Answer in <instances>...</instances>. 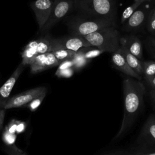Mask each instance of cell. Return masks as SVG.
<instances>
[{
	"instance_id": "12",
	"label": "cell",
	"mask_w": 155,
	"mask_h": 155,
	"mask_svg": "<svg viewBox=\"0 0 155 155\" xmlns=\"http://www.w3.org/2000/svg\"><path fill=\"white\" fill-rule=\"evenodd\" d=\"M112 62L114 66L120 71L124 74L133 77L134 78L140 81L142 78L141 76L137 74L128 65L127 61L122 56V54L119 53L117 50L114 52L112 54Z\"/></svg>"
},
{
	"instance_id": "17",
	"label": "cell",
	"mask_w": 155,
	"mask_h": 155,
	"mask_svg": "<svg viewBox=\"0 0 155 155\" xmlns=\"http://www.w3.org/2000/svg\"><path fill=\"white\" fill-rule=\"evenodd\" d=\"M53 47V39L44 37L38 39L37 50L38 54L51 52Z\"/></svg>"
},
{
	"instance_id": "34",
	"label": "cell",
	"mask_w": 155,
	"mask_h": 155,
	"mask_svg": "<svg viewBox=\"0 0 155 155\" xmlns=\"http://www.w3.org/2000/svg\"><path fill=\"white\" fill-rule=\"evenodd\" d=\"M152 90H155V75L146 81Z\"/></svg>"
},
{
	"instance_id": "9",
	"label": "cell",
	"mask_w": 155,
	"mask_h": 155,
	"mask_svg": "<svg viewBox=\"0 0 155 155\" xmlns=\"http://www.w3.org/2000/svg\"><path fill=\"white\" fill-rule=\"evenodd\" d=\"M53 3V0H36L31 2V7L35 13L39 30L48 20Z\"/></svg>"
},
{
	"instance_id": "23",
	"label": "cell",
	"mask_w": 155,
	"mask_h": 155,
	"mask_svg": "<svg viewBox=\"0 0 155 155\" xmlns=\"http://www.w3.org/2000/svg\"><path fill=\"white\" fill-rule=\"evenodd\" d=\"M2 139L6 145H13L16 139V134H12L5 128L2 134Z\"/></svg>"
},
{
	"instance_id": "25",
	"label": "cell",
	"mask_w": 155,
	"mask_h": 155,
	"mask_svg": "<svg viewBox=\"0 0 155 155\" xmlns=\"http://www.w3.org/2000/svg\"><path fill=\"white\" fill-rule=\"evenodd\" d=\"M4 150L8 155H27L25 152L19 149L15 145H6L4 148Z\"/></svg>"
},
{
	"instance_id": "18",
	"label": "cell",
	"mask_w": 155,
	"mask_h": 155,
	"mask_svg": "<svg viewBox=\"0 0 155 155\" xmlns=\"http://www.w3.org/2000/svg\"><path fill=\"white\" fill-rule=\"evenodd\" d=\"M93 47H84L78 51L76 53L82 56L84 59L90 61L91 59L98 56L104 51L96 48H92Z\"/></svg>"
},
{
	"instance_id": "7",
	"label": "cell",
	"mask_w": 155,
	"mask_h": 155,
	"mask_svg": "<svg viewBox=\"0 0 155 155\" xmlns=\"http://www.w3.org/2000/svg\"><path fill=\"white\" fill-rule=\"evenodd\" d=\"M47 88L45 87H38L30 89L9 98L4 106V109L19 108L25 106L33 99L43 94H47Z\"/></svg>"
},
{
	"instance_id": "4",
	"label": "cell",
	"mask_w": 155,
	"mask_h": 155,
	"mask_svg": "<svg viewBox=\"0 0 155 155\" xmlns=\"http://www.w3.org/2000/svg\"><path fill=\"white\" fill-rule=\"evenodd\" d=\"M137 153L155 151V114H150L136 139L133 150Z\"/></svg>"
},
{
	"instance_id": "14",
	"label": "cell",
	"mask_w": 155,
	"mask_h": 155,
	"mask_svg": "<svg viewBox=\"0 0 155 155\" xmlns=\"http://www.w3.org/2000/svg\"><path fill=\"white\" fill-rule=\"evenodd\" d=\"M117 51L122 54L130 67L137 74L140 76L143 74L142 62L140 61V59L133 55L126 48V47L123 45H120V47L119 48Z\"/></svg>"
},
{
	"instance_id": "3",
	"label": "cell",
	"mask_w": 155,
	"mask_h": 155,
	"mask_svg": "<svg viewBox=\"0 0 155 155\" xmlns=\"http://www.w3.org/2000/svg\"><path fill=\"white\" fill-rule=\"evenodd\" d=\"M75 5L81 12L96 18L114 19L115 0H75Z\"/></svg>"
},
{
	"instance_id": "24",
	"label": "cell",
	"mask_w": 155,
	"mask_h": 155,
	"mask_svg": "<svg viewBox=\"0 0 155 155\" xmlns=\"http://www.w3.org/2000/svg\"><path fill=\"white\" fill-rule=\"evenodd\" d=\"M45 95L46 94H43L38 97H36L28 104H27L25 105L26 107H27L31 111H35L41 104L42 102L45 97Z\"/></svg>"
},
{
	"instance_id": "26",
	"label": "cell",
	"mask_w": 155,
	"mask_h": 155,
	"mask_svg": "<svg viewBox=\"0 0 155 155\" xmlns=\"http://www.w3.org/2000/svg\"><path fill=\"white\" fill-rule=\"evenodd\" d=\"M75 70L73 68H68L62 70H57L55 73V75L59 78H69L71 77Z\"/></svg>"
},
{
	"instance_id": "32",
	"label": "cell",
	"mask_w": 155,
	"mask_h": 155,
	"mask_svg": "<svg viewBox=\"0 0 155 155\" xmlns=\"http://www.w3.org/2000/svg\"><path fill=\"white\" fill-rule=\"evenodd\" d=\"M5 110L4 108H0V130L2 128L3 126V122L5 116Z\"/></svg>"
},
{
	"instance_id": "19",
	"label": "cell",
	"mask_w": 155,
	"mask_h": 155,
	"mask_svg": "<svg viewBox=\"0 0 155 155\" xmlns=\"http://www.w3.org/2000/svg\"><path fill=\"white\" fill-rule=\"evenodd\" d=\"M51 53L54 54L59 63L65 60L72 59L76 54V52L66 49H54Z\"/></svg>"
},
{
	"instance_id": "33",
	"label": "cell",
	"mask_w": 155,
	"mask_h": 155,
	"mask_svg": "<svg viewBox=\"0 0 155 155\" xmlns=\"http://www.w3.org/2000/svg\"><path fill=\"white\" fill-rule=\"evenodd\" d=\"M150 97L153 107V108L155 111V90H151L150 91Z\"/></svg>"
},
{
	"instance_id": "30",
	"label": "cell",
	"mask_w": 155,
	"mask_h": 155,
	"mask_svg": "<svg viewBox=\"0 0 155 155\" xmlns=\"http://www.w3.org/2000/svg\"><path fill=\"white\" fill-rule=\"evenodd\" d=\"M148 48L151 53L153 54V56L155 58V39L151 38L148 41Z\"/></svg>"
},
{
	"instance_id": "31",
	"label": "cell",
	"mask_w": 155,
	"mask_h": 155,
	"mask_svg": "<svg viewBox=\"0 0 155 155\" xmlns=\"http://www.w3.org/2000/svg\"><path fill=\"white\" fill-rule=\"evenodd\" d=\"M102 155H136L135 153L131 151L130 152H122V151H116V152H112L108 153L107 154H104Z\"/></svg>"
},
{
	"instance_id": "35",
	"label": "cell",
	"mask_w": 155,
	"mask_h": 155,
	"mask_svg": "<svg viewBox=\"0 0 155 155\" xmlns=\"http://www.w3.org/2000/svg\"><path fill=\"white\" fill-rule=\"evenodd\" d=\"M136 155H155V151L153 152H150V153H137V152H134Z\"/></svg>"
},
{
	"instance_id": "28",
	"label": "cell",
	"mask_w": 155,
	"mask_h": 155,
	"mask_svg": "<svg viewBox=\"0 0 155 155\" xmlns=\"http://www.w3.org/2000/svg\"><path fill=\"white\" fill-rule=\"evenodd\" d=\"M19 120H16V119H12L10 121V122L7 124V125L5 126V128L12 134H16V127L19 123Z\"/></svg>"
},
{
	"instance_id": "10",
	"label": "cell",
	"mask_w": 155,
	"mask_h": 155,
	"mask_svg": "<svg viewBox=\"0 0 155 155\" xmlns=\"http://www.w3.org/2000/svg\"><path fill=\"white\" fill-rule=\"evenodd\" d=\"M59 61L56 59L51 52L38 54L30 65L31 72L33 74L37 73L48 68L59 65Z\"/></svg>"
},
{
	"instance_id": "5",
	"label": "cell",
	"mask_w": 155,
	"mask_h": 155,
	"mask_svg": "<svg viewBox=\"0 0 155 155\" xmlns=\"http://www.w3.org/2000/svg\"><path fill=\"white\" fill-rule=\"evenodd\" d=\"M113 25L114 19L98 18L89 20H73L70 21L68 24L73 34L82 37Z\"/></svg>"
},
{
	"instance_id": "27",
	"label": "cell",
	"mask_w": 155,
	"mask_h": 155,
	"mask_svg": "<svg viewBox=\"0 0 155 155\" xmlns=\"http://www.w3.org/2000/svg\"><path fill=\"white\" fill-rule=\"evenodd\" d=\"M148 30L153 33H155V8L150 12L147 22Z\"/></svg>"
},
{
	"instance_id": "16",
	"label": "cell",
	"mask_w": 155,
	"mask_h": 155,
	"mask_svg": "<svg viewBox=\"0 0 155 155\" xmlns=\"http://www.w3.org/2000/svg\"><path fill=\"white\" fill-rule=\"evenodd\" d=\"M145 18V11L143 8H138L127 20L126 28L134 29L139 27L143 22Z\"/></svg>"
},
{
	"instance_id": "36",
	"label": "cell",
	"mask_w": 155,
	"mask_h": 155,
	"mask_svg": "<svg viewBox=\"0 0 155 155\" xmlns=\"http://www.w3.org/2000/svg\"><path fill=\"white\" fill-rule=\"evenodd\" d=\"M137 1V0H134V1Z\"/></svg>"
},
{
	"instance_id": "20",
	"label": "cell",
	"mask_w": 155,
	"mask_h": 155,
	"mask_svg": "<svg viewBox=\"0 0 155 155\" xmlns=\"http://www.w3.org/2000/svg\"><path fill=\"white\" fill-rule=\"evenodd\" d=\"M150 0H137L135 1L130 6L128 7L122 13V17H121V22H125L128 18L129 17L134 13V12H135L137 9H138L139 7V6L143 4L145 2H148Z\"/></svg>"
},
{
	"instance_id": "13",
	"label": "cell",
	"mask_w": 155,
	"mask_h": 155,
	"mask_svg": "<svg viewBox=\"0 0 155 155\" xmlns=\"http://www.w3.org/2000/svg\"><path fill=\"white\" fill-rule=\"evenodd\" d=\"M120 45L126 47L128 51L139 59L142 58V44L139 39L136 36H130L127 38H120Z\"/></svg>"
},
{
	"instance_id": "2",
	"label": "cell",
	"mask_w": 155,
	"mask_h": 155,
	"mask_svg": "<svg viewBox=\"0 0 155 155\" xmlns=\"http://www.w3.org/2000/svg\"><path fill=\"white\" fill-rule=\"evenodd\" d=\"M84 38L92 47L104 52L114 53L120 47L119 33L114 27L105 28L87 35Z\"/></svg>"
},
{
	"instance_id": "15",
	"label": "cell",
	"mask_w": 155,
	"mask_h": 155,
	"mask_svg": "<svg viewBox=\"0 0 155 155\" xmlns=\"http://www.w3.org/2000/svg\"><path fill=\"white\" fill-rule=\"evenodd\" d=\"M38 40H34L30 42L24 48L22 53L21 63L26 65H30L35 60V58L38 55L37 50Z\"/></svg>"
},
{
	"instance_id": "8",
	"label": "cell",
	"mask_w": 155,
	"mask_h": 155,
	"mask_svg": "<svg viewBox=\"0 0 155 155\" xmlns=\"http://www.w3.org/2000/svg\"><path fill=\"white\" fill-rule=\"evenodd\" d=\"M53 50L66 49L74 52H77L84 47H92L84 37L76 35L53 39Z\"/></svg>"
},
{
	"instance_id": "6",
	"label": "cell",
	"mask_w": 155,
	"mask_h": 155,
	"mask_svg": "<svg viewBox=\"0 0 155 155\" xmlns=\"http://www.w3.org/2000/svg\"><path fill=\"white\" fill-rule=\"evenodd\" d=\"M72 0H55L49 18L42 28L39 30L44 33L49 30L68 13L73 7Z\"/></svg>"
},
{
	"instance_id": "11",
	"label": "cell",
	"mask_w": 155,
	"mask_h": 155,
	"mask_svg": "<svg viewBox=\"0 0 155 155\" xmlns=\"http://www.w3.org/2000/svg\"><path fill=\"white\" fill-rule=\"evenodd\" d=\"M25 65L21 63L10 77L0 88V108H3L6 102L9 99L11 91L15 85L16 81L24 70Z\"/></svg>"
},
{
	"instance_id": "1",
	"label": "cell",
	"mask_w": 155,
	"mask_h": 155,
	"mask_svg": "<svg viewBox=\"0 0 155 155\" xmlns=\"http://www.w3.org/2000/svg\"><path fill=\"white\" fill-rule=\"evenodd\" d=\"M124 110L120 129L113 140L120 139L129 130L137 118L143 106L145 88L143 83L133 78H126L123 82Z\"/></svg>"
},
{
	"instance_id": "21",
	"label": "cell",
	"mask_w": 155,
	"mask_h": 155,
	"mask_svg": "<svg viewBox=\"0 0 155 155\" xmlns=\"http://www.w3.org/2000/svg\"><path fill=\"white\" fill-rule=\"evenodd\" d=\"M143 75L147 81L155 75V62L152 61H144L142 62Z\"/></svg>"
},
{
	"instance_id": "29",
	"label": "cell",
	"mask_w": 155,
	"mask_h": 155,
	"mask_svg": "<svg viewBox=\"0 0 155 155\" xmlns=\"http://www.w3.org/2000/svg\"><path fill=\"white\" fill-rule=\"evenodd\" d=\"M26 123L23 122V121H21L19 120L18 125H17V127H16V133L17 134H21L22 133H23L25 128H26Z\"/></svg>"
},
{
	"instance_id": "22",
	"label": "cell",
	"mask_w": 155,
	"mask_h": 155,
	"mask_svg": "<svg viewBox=\"0 0 155 155\" xmlns=\"http://www.w3.org/2000/svg\"><path fill=\"white\" fill-rule=\"evenodd\" d=\"M72 61L74 64L73 68L74 70H80L90 62V61L84 59L82 56L76 52L75 55L72 58Z\"/></svg>"
}]
</instances>
